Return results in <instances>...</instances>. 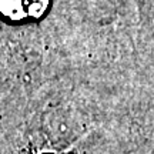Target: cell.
Segmentation results:
<instances>
[{
    "mask_svg": "<svg viewBox=\"0 0 154 154\" xmlns=\"http://www.w3.org/2000/svg\"><path fill=\"white\" fill-rule=\"evenodd\" d=\"M49 0H2L0 7L3 16L10 22L34 20L43 14Z\"/></svg>",
    "mask_w": 154,
    "mask_h": 154,
    "instance_id": "1",
    "label": "cell"
}]
</instances>
